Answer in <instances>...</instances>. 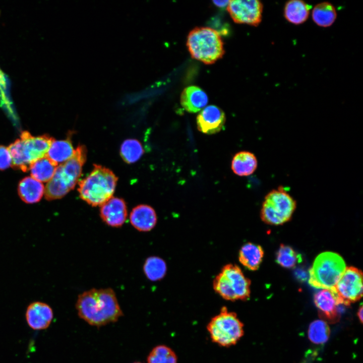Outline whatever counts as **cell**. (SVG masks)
Returning <instances> with one entry per match:
<instances>
[{
  "mask_svg": "<svg viewBox=\"0 0 363 363\" xmlns=\"http://www.w3.org/2000/svg\"><path fill=\"white\" fill-rule=\"evenodd\" d=\"M296 275L297 276L298 278L301 279H306V274L304 272V271H298L297 273H296Z\"/></svg>",
  "mask_w": 363,
  "mask_h": 363,
  "instance_id": "obj_32",
  "label": "cell"
},
{
  "mask_svg": "<svg viewBox=\"0 0 363 363\" xmlns=\"http://www.w3.org/2000/svg\"><path fill=\"white\" fill-rule=\"evenodd\" d=\"M362 306H360L357 312V316L361 323L362 322Z\"/></svg>",
  "mask_w": 363,
  "mask_h": 363,
  "instance_id": "obj_33",
  "label": "cell"
},
{
  "mask_svg": "<svg viewBox=\"0 0 363 363\" xmlns=\"http://www.w3.org/2000/svg\"><path fill=\"white\" fill-rule=\"evenodd\" d=\"M76 308L80 318L96 327L115 322L123 315L115 293L110 288L83 292L78 297Z\"/></svg>",
  "mask_w": 363,
  "mask_h": 363,
  "instance_id": "obj_1",
  "label": "cell"
},
{
  "mask_svg": "<svg viewBox=\"0 0 363 363\" xmlns=\"http://www.w3.org/2000/svg\"><path fill=\"white\" fill-rule=\"evenodd\" d=\"M276 261L283 267L292 268L301 261V257L291 247L281 245L276 253Z\"/></svg>",
  "mask_w": 363,
  "mask_h": 363,
  "instance_id": "obj_29",
  "label": "cell"
},
{
  "mask_svg": "<svg viewBox=\"0 0 363 363\" xmlns=\"http://www.w3.org/2000/svg\"><path fill=\"white\" fill-rule=\"evenodd\" d=\"M120 153L127 163H132L138 161L144 153L141 143L136 139H127L122 144Z\"/></svg>",
  "mask_w": 363,
  "mask_h": 363,
  "instance_id": "obj_26",
  "label": "cell"
},
{
  "mask_svg": "<svg viewBox=\"0 0 363 363\" xmlns=\"http://www.w3.org/2000/svg\"><path fill=\"white\" fill-rule=\"evenodd\" d=\"M177 360L174 351L165 345L154 347L147 357V363H177Z\"/></svg>",
  "mask_w": 363,
  "mask_h": 363,
  "instance_id": "obj_28",
  "label": "cell"
},
{
  "mask_svg": "<svg viewBox=\"0 0 363 363\" xmlns=\"http://www.w3.org/2000/svg\"><path fill=\"white\" fill-rule=\"evenodd\" d=\"M251 281L236 265L223 266L215 277L214 291L223 299L229 301L246 300L250 298Z\"/></svg>",
  "mask_w": 363,
  "mask_h": 363,
  "instance_id": "obj_6",
  "label": "cell"
},
{
  "mask_svg": "<svg viewBox=\"0 0 363 363\" xmlns=\"http://www.w3.org/2000/svg\"><path fill=\"white\" fill-rule=\"evenodd\" d=\"M187 45L192 57L205 64L214 63L224 53L219 32L210 27H197L191 30Z\"/></svg>",
  "mask_w": 363,
  "mask_h": 363,
  "instance_id": "obj_4",
  "label": "cell"
},
{
  "mask_svg": "<svg viewBox=\"0 0 363 363\" xmlns=\"http://www.w3.org/2000/svg\"><path fill=\"white\" fill-rule=\"evenodd\" d=\"M244 327L237 314L223 307L219 313L211 319L207 330L214 343L227 347L236 344L243 336Z\"/></svg>",
  "mask_w": 363,
  "mask_h": 363,
  "instance_id": "obj_7",
  "label": "cell"
},
{
  "mask_svg": "<svg viewBox=\"0 0 363 363\" xmlns=\"http://www.w3.org/2000/svg\"><path fill=\"white\" fill-rule=\"evenodd\" d=\"M296 207L293 198L283 187L279 186L266 195L261 210V217L267 224L281 225L290 219Z\"/></svg>",
  "mask_w": 363,
  "mask_h": 363,
  "instance_id": "obj_8",
  "label": "cell"
},
{
  "mask_svg": "<svg viewBox=\"0 0 363 363\" xmlns=\"http://www.w3.org/2000/svg\"><path fill=\"white\" fill-rule=\"evenodd\" d=\"M57 165L47 156L33 162L29 169L32 177L39 181L48 182L53 177Z\"/></svg>",
  "mask_w": 363,
  "mask_h": 363,
  "instance_id": "obj_24",
  "label": "cell"
},
{
  "mask_svg": "<svg viewBox=\"0 0 363 363\" xmlns=\"http://www.w3.org/2000/svg\"><path fill=\"white\" fill-rule=\"evenodd\" d=\"M258 161L255 155L249 151H240L233 157L231 169L237 175L248 176L257 169Z\"/></svg>",
  "mask_w": 363,
  "mask_h": 363,
  "instance_id": "obj_21",
  "label": "cell"
},
{
  "mask_svg": "<svg viewBox=\"0 0 363 363\" xmlns=\"http://www.w3.org/2000/svg\"><path fill=\"white\" fill-rule=\"evenodd\" d=\"M143 271L146 277L152 281L162 279L165 275L167 266L162 258L156 256L148 258L143 265Z\"/></svg>",
  "mask_w": 363,
  "mask_h": 363,
  "instance_id": "obj_25",
  "label": "cell"
},
{
  "mask_svg": "<svg viewBox=\"0 0 363 363\" xmlns=\"http://www.w3.org/2000/svg\"><path fill=\"white\" fill-rule=\"evenodd\" d=\"M330 334L327 323L322 320H317L312 322L308 329V337L310 341L317 344L325 343L329 339Z\"/></svg>",
  "mask_w": 363,
  "mask_h": 363,
  "instance_id": "obj_27",
  "label": "cell"
},
{
  "mask_svg": "<svg viewBox=\"0 0 363 363\" xmlns=\"http://www.w3.org/2000/svg\"><path fill=\"white\" fill-rule=\"evenodd\" d=\"M314 302L323 317L335 322L339 318L338 307L342 304L337 294L331 289H322L314 295Z\"/></svg>",
  "mask_w": 363,
  "mask_h": 363,
  "instance_id": "obj_15",
  "label": "cell"
},
{
  "mask_svg": "<svg viewBox=\"0 0 363 363\" xmlns=\"http://www.w3.org/2000/svg\"><path fill=\"white\" fill-rule=\"evenodd\" d=\"M75 152L70 138L63 140H54L46 156L57 165L70 159Z\"/></svg>",
  "mask_w": 363,
  "mask_h": 363,
  "instance_id": "obj_23",
  "label": "cell"
},
{
  "mask_svg": "<svg viewBox=\"0 0 363 363\" xmlns=\"http://www.w3.org/2000/svg\"><path fill=\"white\" fill-rule=\"evenodd\" d=\"M25 317L28 326L34 330L45 329L53 318V311L47 304L34 301L27 308Z\"/></svg>",
  "mask_w": 363,
  "mask_h": 363,
  "instance_id": "obj_14",
  "label": "cell"
},
{
  "mask_svg": "<svg viewBox=\"0 0 363 363\" xmlns=\"http://www.w3.org/2000/svg\"><path fill=\"white\" fill-rule=\"evenodd\" d=\"M337 12L335 7L328 2L317 4L312 11V19L317 26L327 28L332 26L336 20Z\"/></svg>",
  "mask_w": 363,
  "mask_h": 363,
  "instance_id": "obj_22",
  "label": "cell"
},
{
  "mask_svg": "<svg viewBox=\"0 0 363 363\" xmlns=\"http://www.w3.org/2000/svg\"><path fill=\"white\" fill-rule=\"evenodd\" d=\"M225 123V115L219 107L210 105L204 108L197 117L199 131L206 134H213L220 131Z\"/></svg>",
  "mask_w": 363,
  "mask_h": 363,
  "instance_id": "obj_12",
  "label": "cell"
},
{
  "mask_svg": "<svg viewBox=\"0 0 363 363\" xmlns=\"http://www.w3.org/2000/svg\"><path fill=\"white\" fill-rule=\"evenodd\" d=\"M346 269L345 262L338 254L326 252L315 259L309 271V283L318 289H332Z\"/></svg>",
  "mask_w": 363,
  "mask_h": 363,
  "instance_id": "obj_5",
  "label": "cell"
},
{
  "mask_svg": "<svg viewBox=\"0 0 363 363\" xmlns=\"http://www.w3.org/2000/svg\"><path fill=\"white\" fill-rule=\"evenodd\" d=\"M227 10L236 23L257 26L262 21L263 5L260 1H229Z\"/></svg>",
  "mask_w": 363,
  "mask_h": 363,
  "instance_id": "obj_10",
  "label": "cell"
},
{
  "mask_svg": "<svg viewBox=\"0 0 363 363\" xmlns=\"http://www.w3.org/2000/svg\"><path fill=\"white\" fill-rule=\"evenodd\" d=\"M18 192L23 202L27 204H34L41 199L44 193V188L39 181L32 177L27 176L19 182Z\"/></svg>",
  "mask_w": 363,
  "mask_h": 363,
  "instance_id": "obj_18",
  "label": "cell"
},
{
  "mask_svg": "<svg viewBox=\"0 0 363 363\" xmlns=\"http://www.w3.org/2000/svg\"><path fill=\"white\" fill-rule=\"evenodd\" d=\"M134 363H142V362H134Z\"/></svg>",
  "mask_w": 363,
  "mask_h": 363,
  "instance_id": "obj_34",
  "label": "cell"
},
{
  "mask_svg": "<svg viewBox=\"0 0 363 363\" xmlns=\"http://www.w3.org/2000/svg\"><path fill=\"white\" fill-rule=\"evenodd\" d=\"M86 157L85 146L80 145L70 159L57 167L53 177L44 188L47 200L60 199L74 188L81 174Z\"/></svg>",
  "mask_w": 363,
  "mask_h": 363,
  "instance_id": "obj_2",
  "label": "cell"
},
{
  "mask_svg": "<svg viewBox=\"0 0 363 363\" xmlns=\"http://www.w3.org/2000/svg\"><path fill=\"white\" fill-rule=\"evenodd\" d=\"M12 165V158L8 148L0 145V170H5Z\"/></svg>",
  "mask_w": 363,
  "mask_h": 363,
  "instance_id": "obj_30",
  "label": "cell"
},
{
  "mask_svg": "<svg viewBox=\"0 0 363 363\" xmlns=\"http://www.w3.org/2000/svg\"><path fill=\"white\" fill-rule=\"evenodd\" d=\"M208 98L206 93L200 87L190 86L183 91L180 96V103L188 112L196 113L204 108L207 104Z\"/></svg>",
  "mask_w": 363,
  "mask_h": 363,
  "instance_id": "obj_17",
  "label": "cell"
},
{
  "mask_svg": "<svg viewBox=\"0 0 363 363\" xmlns=\"http://www.w3.org/2000/svg\"><path fill=\"white\" fill-rule=\"evenodd\" d=\"M342 305L349 306L358 300L362 295V274L353 267H346L341 278L332 289Z\"/></svg>",
  "mask_w": 363,
  "mask_h": 363,
  "instance_id": "obj_9",
  "label": "cell"
},
{
  "mask_svg": "<svg viewBox=\"0 0 363 363\" xmlns=\"http://www.w3.org/2000/svg\"><path fill=\"white\" fill-rule=\"evenodd\" d=\"M229 1H213V3L218 7H224L227 6Z\"/></svg>",
  "mask_w": 363,
  "mask_h": 363,
  "instance_id": "obj_31",
  "label": "cell"
},
{
  "mask_svg": "<svg viewBox=\"0 0 363 363\" xmlns=\"http://www.w3.org/2000/svg\"><path fill=\"white\" fill-rule=\"evenodd\" d=\"M264 254V251L261 246L252 243H248L244 244L240 249L238 260L247 269L255 271L259 268Z\"/></svg>",
  "mask_w": 363,
  "mask_h": 363,
  "instance_id": "obj_20",
  "label": "cell"
},
{
  "mask_svg": "<svg viewBox=\"0 0 363 363\" xmlns=\"http://www.w3.org/2000/svg\"><path fill=\"white\" fill-rule=\"evenodd\" d=\"M20 139L23 155L30 166L36 160L46 156L54 141L47 135L33 137L26 131L21 133Z\"/></svg>",
  "mask_w": 363,
  "mask_h": 363,
  "instance_id": "obj_11",
  "label": "cell"
},
{
  "mask_svg": "<svg viewBox=\"0 0 363 363\" xmlns=\"http://www.w3.org/2000/svg\"><path fill=\"white\" fill-rule=\"evenodd\" d=\"M132 226L140 231H149L152 230L157 223V215L151 206L141 204L134 207L130 215Z\"/></svg>",
  "mask_w": 363,
  "mask_h": 363,
  "instance_id": "obj_16",
  "label": "cell"
},
{
  "mask_svg": "<svg viewBox=\"0 0 363 363\" xmlns=\"http://www.w3.org/2000/svg\"><path fill=\"white\" fill-rule=\"evenodd\" d=\"M311 6L301 0H290L283 8V16L289 23L295 25L306 22L310 15Z\"/></svg>",
  "mask_w": 363,
  "mask_h": 363,
  "instance_id": "obj_19",
  "label": "cell"
},
{
  "mask_svg": "<svg viewBox=\"0 0 363 363\" xmlns=\"http://www.w3.org/2000/svg\"><path fill=\"white\" fill-rule=\"evenodd\" d=\"M117 180L111 170L94 165L90 174L79 183L80 197L92 206H101L112 197Z\"/></svg>",
  "mask_w": 363,
  "mask_h": 363,
  "instance_id": "obj_3",
  "label": "cell"
},
{
  "mask_svg": "<svg viewBox=\"0 0 363 363\" xmlns=\"http://www.w3.org/2000/svg\"><path fill=\"white\" fill-rule=\"evenodd\" d=\"M100 207L101 218L107 225L118 227L124 224L128 212L126 202L123 199L111 197Z\"/></svg>",
  "mask_w": 363,
  "mask_h": 363,
  "instance_id": "obj_13",
  "label": "cell"
}]
</instances>
